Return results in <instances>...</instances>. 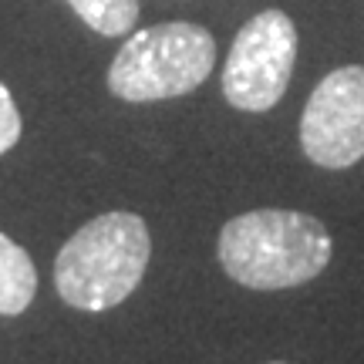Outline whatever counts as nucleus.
Returning a JSON list of instances; mask_svg holds the SVG:
<instances>
[{
	"mask_svg": "<svg viewBox=\"0 0 364 364\" xmlns=\"http://www.w3.org/2000/svg\"><path fill=\"white\" fill-rule=\"evenodd\" d=\"M334 243L317 216L297 209H253L223 226L220 263L250 290H290L331 263Z\"/></svg>",
	"mask_w": 364,
	"mask_h": 364,
	"instance_id": "obj_1",
	"label": "nucleus"
},
{
	"mask_svg": "<svg viewBox=\"0 0 364 364\" xmlns=\"http://www.w3.org/2000/svg\"><path fill=\"white\" fill-rule=\"evenodd\" d=\"M152 257V236L135 213H105L85 223L54 260V287L68 307L102 314L132 297Z\"/></svg>",
	"mask_w": 364,
	"mask_h": 364,
	"instance_id": "obj_2",
	"label": "nucleus"
},
{
	"mask_svg": "<svg viewBox=\"0 0 364 364\" xmlns=\"http://www.w3.org/2000/svg\"><path fill=\"white\" fill-rule=\"evenodd\" d=\"M216 65V41L193 21L135 31L108 68V91L122 102H166L189 95Z\"/></svg>",
	"mask_w": 364,
	"mask_h": 364,
	"instance_id": "obj_3",
	"label": "nucleus"
},
{
	"mask_svg": "<svg viewBox=\"0 0 364 364\" xmlns=\"http://www.w3.org/2000/svg\"><path fill=\"white\" fill-rule=\"evenodd\" d=\"M297 61V27L284 11H260L240 27L226 68L223 95L240 112H270L284 98Z\"/></svg>",
	"mask_w": 364,
	"mask_h": 364,
	"instance_id": "obj_4",
	"label": "nucleus"
},
{
	"mask_svg": "<svg viewBox=\"0 0 364 364\" xmlns=\"http://www.w3.org/2000/svg\"><path fill=\"white\" fill-rule=\"evenodd\" d=\"M300 149L321 169H348L364 159V68L331 71L300 115Z\"/></svg>",
	"mask_w": 364,
	"mask_h": 364,
	"instance_id": "obj_5",
	"label": "nucleus"
},
{
	"mask_svg": "<svg viewBox=\"0 0 364 364\" xmlns=\"http://www.w3.org/2000/svg\"><path fill=\"white\" fill-rule=\"evenodd\" d=\"M38 290V270L21 243L0 233V317H17L31 307Z\"/></svg>",
	"mask_w": 364,
	"mask_h": 364,
	"instance_id": "obj_6",
	"label": "nucleus"
},
{
	"mask_svg": "<svg viewBox=\"0 0 364 364\" xmlns=\"http://www.w3.org/2000/svg\"><path fill=\"white\" fill-rule=\"evenodd\" d=\"M68 4L102 38H122L139 21V0H68Z\"/></svg>",
	"mask_w": 364,
	"mask_h": 364,
	"instance_id": "obj_7",
	"label": "nucleus"
},
{
	"mask_svg": "<svg viewBox=\"0 0 364 364\" xmlns=\"http://www.w3.org/2000/svg\"><path fill=\"white\" fill-rule=\"evenodd\" d=\"M21 139V112L14 102L11 88L0 81V156H7Z\"/></svg>",
	"mask_w": 364,
	"mask_h": 364,
	"instance_id": "obj_8",
	"label": "nucleus"
},
{
	"mask_svg": "<svg viewBox=\"0 0 364 364\" xmlns=\"http://www.w3.org/2000/svg\"><path fill=\"white\" fill-rule=\"evenodd\" d=\"M270 364H287V361H270Z\"/></svg>",
	"mask_w": 364,
	"mask_h": 364,
	"instance_id": "obj_9",
	"label": "nucleus"
}]
</instances>
